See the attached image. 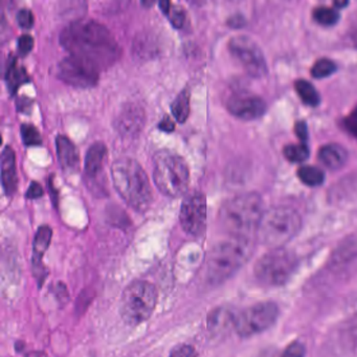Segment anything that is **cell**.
I'll return each mask as SVG.
<instances>
[{
  "label": "cell",
  "mask_w": 357,
  "mask_h": 357,
  "mask_svg": "<svg viewBox=\"0 0 357 357\" xmlns=\"http://www.w3.org/2000/svg\"><path fill=\"white\" fill-rule=\"evenodd\" d=\"M60 43L70 56L89 62L99 70L110 68L121 56L120 45L110 31L86 18L66 26L60 35Z\"/></svg>",
  "instance_id": "cell-1"
},
{
  "label": "cell",
  "mask_w": 357,
  "mask_h": 357,
  "mask_svg": "<svg viewBox=\"0 0 357 357\" xmlns=\"http://www.w3.org/2000/svg\"><path fill=\"white\" fill-rule=\"evenodd\" d=\"M112 178L118 193L131 208L145 212L153 202L149 177L141 165L130 158L114 160L112 166Z\"/></svg>",
  "instance_id": "cell-2"
},
{
  "label": "cell",
  "mask_w": 357,
  "mask_h": 357,
  "mask_svg": "<svg viewBox=\"0 0 357 357\" xmlns=\"http://www.w3.org/2000/svg\"><path fill=\"white\" fill-rule=\"evenodd\" d=\"M263 213L260 196L245 193L227 200L221 208L219 218L231 238L250 240L256 235Z\"/></svg>",
  "instance_id": "cell-3"
},
{
  "label": "cell",
  "mask_w": 357,
  "mask_h": 357,
  "mask_svg": "<svg viewBox=\"0 0 357 357\" xmlns=\"http://www.w3.org/2000/svg\"><path fill=\"white\" fill-rule=\"evenodd\" d=\"M252 240L231 238L220 242L211 250L206 261V277L208 283L219 285L233 277L252 257Z\"/></svg>",
  "instance_id": "cell-4"
},
{
  "label": "cell",
  "mask_w": 357,
  "mask_h": 357,
  "mask_svg": "<svg viewBox=\"0 0 357 357\" xmlns=\"http://www.w3.org/2000/svg\"><path fill=\"white\" fill-rule=\"evenodd\" d=\"M301 227L302 219L296 211L288 206H275L263 213L257 239L271 250L281 248L298 235Z\"/></svg>",
  "instance_id": "cell-5"
},
{
  "label": "cell",
  "mask_w": 357,
  "mask_h": 357,
  "mask_svg": "<svg viewBox=\"0 0 357 357\" xmlns=\"http://www.w3.org/2000/svg\"><path fill=\"white\" fill-rule=\"evenodd\" d=\"M153 181L169 197H179L189 187V167L185 158L171 150H162L153 158Z\"/></svg>",
  "instance_id": "cell-6"
},
{
  "label": "cell",
  "mask_w": 357,
  "mask_h": 357,
  "mask_svg": "<svg viewBox=\"0 0 357 357\" xmlns=\"http://www.w3.org/2000/svg\"><path fill=\"white\" fill-rule=\"evenodd\" d=\"M158 289L147 281H135L123 292L120 313L127 325H141L148 321L158 304Z\"/></svg>",
  "instance_id": "cell-7"
},
{
  "label": "cell",
  "mask_w": 357,
  "mask_h": 357,
  "mask_svg": "<svg viewBox=\"0 0 357 357\" xmlns=\"http://www.w3.org/2000/svg\"><path fill=\"white\" fill-rule=\"evenodd\" d=\"M298 258L286 248H273L258 259L254 267L255 277L268 287L285 285L298 268Z\"/></svg>",
  "instance_id": "cell-8"
},
{
  "label": "cell",
  "mask_w": 357,
  "mask_h": 357,
  "mask_svg": "<svg viewBox=\"0 0 357 357\" xmlns=\"http://www.w3.org/2000/svg\"><path fill=\"white\" fill-rule=\"evenodd\" d=\"M279 313V307L275 303H258L236 315L234 328L241 337H252L273 327Z\"/></svg>",
  "instance_id": "cell-9"
},
{
  "label": "cell",
  "mask_w": 357,
  "mask_h": 357,
  "mask_svg": "<svg viewBox=\"0 0 357 357\" xmlns=\"http://www.w3.org/2000/svg\"><path fill=\"white\" fill-rule=\"evenodd\" d=\"M229 49L231 55L245 68L248 74L261 77L266 73L264 55L259 45L248 36H235L229 40Z\"/></svg>",
  "instance_id": "cell-10"
},
{
  "label": "cell",
  "mask_w": 357,
  "mask_h": 357,
  "mask_svg": "<svg viewBox=\"0 0 357 357\" xmlns=\"http://www.w3.org/2000/svg\"><path fill=\"white\" fill-rule=\"evenodd\" d=\"M100 70L84 60L68 56L59 62L57 75L66 84L78 89H89L99 82Z\"/></svg>",
  "instance_id": "cell-11"
},
{
  "label": "cell",
  "mask_w": 357,
  "mask_h": 357,
  "mask_svg": "<svg viewBox=\"0 0 357 357\" xmlns=\"http://www.w3.org/2000/svg\"><path fill=\"white\" fill-rule=\"evenodd\" d=\"M183 231L194 237H199L206 231V199L202 192L188 194L181 204L179 214Z\"/></svg>",
  "instance_id": "cell-12"
},
{
  "label": "cell",
  "mask_w": 357,
  "mask_h": 357,
  "mask_svg": "<svg viewBox=\"0 0 357 357\" xmlns=\"http://www.w3.org/2000/svg\"><path fill=\"white\" fill-rule=\"evenodd\" d=\"M106 158H107V148L105 144L102 142H96L95 144L87 150L85 156V176L89 185H93V190L96 189L99 192H104L102 185H104L103 181L105 179Z\"/></svg>",
  "instance_id": "cell-13"
},
{
  "label": "cell",
  "mask_w": 357,
  "mask_h": 357,
  "mask_svg": "<svg viewBox=\"0 0 357 357\" xmlns=\"http://www.w3.org/2000/svg\"><path fill=\"white\" fill-rule=\"evenodd\" d=\"M227 110L241 120H255L260 118L266 109L264 100L250 93H236L227 102Z\"/></svg>",
  "instance_id": "cell-14"
},
{
  "label": "cell",
  "mask_w": 357,
  "mask_h": 357,
  "mask_svg": "<svg viewBox=\"0 0 357 357\" xmlns=\"http://www.w3.org/2000/svg\"><path fill=\"white\" fill-rule=\"evenodd\" d=\"M145 124V112L137 104H127L121 110L116 121V128L123 137L139 135Z\"/></svg>",
  "instance_id": "cell-15"
},
{
  "label": "cell",
  "mask_w": 357,
  "mask_h": 357,
  "mask_svg": "<svg viewBox=\"0 0 357 357\" xmlns=\"http://www.w3.org/2000/svg\"><path fill=\"white\" fill-rule=\"evenodd\" d=\"M52 237H53V229L49 225H41L34 238L33 268H34L35 278L40 285L43 284L47 275V269L43 266V259L51 244Z\"/></svg>",
  "instance_id": "cell-16"
},
{
  "label": "cell",
  "mask_w": 357,
  "mask_h": 357,
  "mask_svg": "<svg viewBox=\"0 0 357 357\" xmlns=\"http://www.w3.org/2000/svg\"><path fill=\"white\" fill-rule=\"evenodd\" d=\"M56 147L61 168L68 173L77 172L80 167V155L74 143L66 135H58Z\"/></svg>",
  "instance_id": "cell-17"
},
{
  "label": "cell",
  "mask_w": 357,
  "mask_h": 357,
  "mask_svg": "<svg viewBox=\"0 0 357 357\" xmlns=\"http://www.w3.org/2000/svg\"><path fill=\"white\" fill-rule=\"evenodd\" d=\"M1 181L7 195H13L17 189L18 177L15 152L10 146H7L1 154Z\"/></svg>",
  "instance_id": "cell-18"
},
{
  "label": "cell",
  "mask_w": 357,
  "mask_h": 357,
  "mask_svg": "<svg viewBox=\"0 0 357 357\" xmlns=\"http://www.w3.org/2000/svg\"><path fill=\"white\" fill-rule=\"evenodd\" d=\"M319 158L324 166L330 169H340L347 162L348 154L346 149L337 144H328L319 151Z\"/></svg>",
  "instance_id": "cell-19"
},
{
  "label": "cell",
  "mask_w": 357,
  "mask_h": 357,
  "mask_svg": "<svg viewBox=\"0 0 357 357\" xmlns=\"http://www.w3.org/2000/svg\"><path fill=\"white\" fill-rule=\"evenodd\" d=\"M6 81H7L8 89L11 95H15L16 91L22 84L30 81V77H29L26 68L20 66L16 58L12 57V56L8 60Z\"/></svg>",
  "instance_id": "cell-20"
},
{
  "label": "cell",
  "mask_w": 357,
  "mask_h": 357,
  "mask_svg": "<svg viewBox=\"0 0 357 357\" xmlns=\"http://www.w3.org/2000/svg\"><path fill=\"white\" fill-rule=\"evenodd\" d=\"M173 116L177 122L185 123L190 114V91L187 89H183L173 101L171 106Z\"/></svg>",
  "instance_id": "cell-21"
},
{
  "label": "cell",
  "mask_w": 357,
  "mask_h": 357,
  "mask_svg": "<svg viewBox=\"0 0 357 357\" xmlns=\"http://www.w3.org/2000/svg\"><path fill=\"white\" fill-rule=\"evenodd\" d=\"M294 86H296L298 97L305 104L309 106L319 105V102H321V97H319L317 89L309 81L301 79V80L296 81Z\"/></svg>",
  "instance_id": "cell-22"
},
{
  "label": "cell",
  "mask_w": 357,
  "mask_h": 357,
  "mask_svg": "<svg viewBox=\"0 0 357 357\" xmlns=\"http://www.w3.org/2000/svg\"><path fill=\"white\" fill-rule=\"evenodd\" d=\"M357 258V238L347 240L337 248L333 256V263L336 265H344Z\"/></svg>",
  "instance_id": "cell-23"
},
{
  "label": "cell",
  "mask_w": 357,
  "mask_h": 357,
  "mask_svg": "<svg viewBox=\"0 0 357 357\" xmlns=\"http://www.w3.org/2000/svg\"><path fill=\"white\" fill-rule=\"evenodd\" d=\"M234 323L235 317L227 309H216L208 315V325L212 330L225 329L231 325L234 327Z\"/></svg>",
  "instance_id": "cell-24"
},
{
  "label": "cell",
  "mask_w": 357,
  "mask_h": 357,
  "mask_svg": "<svg viewBox=\"0 0 357 357\" xmlns=\"http://www.w3.org/2000/svg\"><path fill=\"white\" fill-rule=\"evenodd\" d=\"M298 178L305 185L315 187L319 185L325 179L323 171L317 167L304 166L301 167L298 171Z\"/></svg>",
  "instance_id": "cell-25"
},
{
  "label": "cell",
  "mask_w": 357,
  "mask_h": 357,
  "mask_svg": "<svg viewBox=\"0 0 357 357\" xmlns=\"http://www.w3.org/2000/svg\"><path fill=\"white\" fill-rule=\"evenodd\" d=\"M313 18L321 26H333L337 22L340 15L334 8L321 6L313 10Z\"/></svg>",
  "instance_id": "cell-26"
},
{
  "label": "cell",
  "mask_w": 357,
  "mask_h": 357,
  "mask_svg": "<svg viewBox=\"0 0 357 357\" xmlns=\"http://www.w3.org/2000/svg\"><path fill=\"white\" fill-rule=\"evenodd\" d=\"M284 155L289 162H304L309 156V150L304 144H296V145H288L284 148Z\"/></svg>",
  "instance_id": "cell-27"
},
{
  "label": "cell",
  "mask_w": 357,
  "mask_h": 357,
  "mask_svg": "<svg viewBox=\"0 0 357 357\" xmlns=\"http://www.w3.org/2000/svg\"><path fill=\"white\" fill-rule=\"evenodd\" d=\"M336 70V64L327 58H321L315 62L311 68V74L314 78L321 79L330 76Z\"/></svg>",
  "instance_id": "cell-28"
},
{
  "label": "cell",
  "mask_w": 357,
  "mask_h": 357,
  "mask_svg": "<svg viewBox=\"0 0 357 357\" xmlns=\"http://www.w3.org/2000/svg\"><path fill=\"white\" fill-rule=\"evenodd\" d=\"M20 131H22V137L24 145L39 146L43 144V137H41L40 132L33 125L22 124Z\"/></svg>",
  "instance_id": "cell-29"
},
{
  "label": "cell",
  "mask_w": 357,
  "mask_h": 357,
  "mask_svg": "<svg viewBox=\"0 0 357 357\" xmlns=\"http://www.w3.org/2000/svg\"><path fill=\"white\" fill-rule=\"evenodd\" d=\"M166 15L168 16L169 20H170L171 24H173V26L176 29H181V26L185 24V11L183 7L181 6H176V7H173L171 5L170 9L167 12Z\"/></svg>",
  "instance_id": "cell-30"
},
{
  "label": "cell",
  "mask_w": 357,
  "mask_h": 357,
  "mask_svg": "<svg viewBox=\"0 0 357 357\" xmlns=\"http://www.w3.org/2000/svg\"><path fill=\"white\" fill-rule=\"evenodd\" d=\"M305 355H306V348L304 344L298 340H294L288 344L281 357H305Z\"/></svg>",
  "instance_id": "cell-31"
},
{
  "label": "cell",
  "mask_w": 357,
  "mask_h": 357,
  "mask_svg": "<svg viewBox=\"0 0 357 357\" xmlns=\"http://www.w3.org/2000/svg\"><path fill=\"white\" fill-rule=\"evenodd\" d=\"M34 47V39L31 35L24 34L18 39V53L20 56L24 57L31 53Z\"/></svg>",
  "instance_id": "cell-32"
},
{
  "label": "cell",
  "mask_w": 357,
  "mask_h": 357,
  "mask_svg": "<svg viewBox=\"0 0 357 357\" xmlns=\"http://www.w3.org/2000/svg\"><path fill=\"white\" fill-rule=\"evenodd\" d=\"M17 22L22 28L31 29L34 26L35 18L32 11L29 9H22L17 13Z\"/></svg>",
  "instance_id": "cell-33"
},
{
  "label": "cell",
  "mask_w": 357,
  "mask_h": 357,
  "mask_svg": "<svg viewBox=\"0 0 357 357\" xmlns=\"http://www.w3.org/2000/svg\"><path fill=\"white\" fill-rule=\"evenodd\" d=\"M169 357H197V352L190 344H179L171 351Z\"/></svg>",
  "instance_id": "cell-34"
},
{
  "label": "cell",
  "mask_w": 357,
  "mask_h": 357,
  "mask_svg": "<svg viewBox=\"0 0 357 357\" xmlns=\"http://www.w3.org/2000/svg\"><path fill=\"white\" fill-rule=\"evenodd\" d=\"M344 126L349 133L357 139V106L344 118Z\"/></svg>",
  "instance_id": "cell-35"
},
{
  "label": "cell",
  "mask_w": 357,
  "mask_h": 357,
  "mask_svg": "<svg viewBox=\"0 0 357 357\" xmlns=\"http://www.w3.org/2000/svg\"><path fill=\"white\" fill-rule=\"evenodd\" d=\"M43 195V189L38 183L33 181L31 183L30 188H29L28 192H26V197L28 199H37L40 198Z\"/></svg>",
  "instance_id": "cell-36"
},
{
  "label": "cell",
  "mask_w": 357,
  "mask_h": 357,
  "mask_svg": "<svg viewBox=\"0 0 357 357\" xmlns=\"http://www.w3.org/2000/svg\"><path fill=\"white\" fill-rule=\"evenodd\" d=\"M158 128L160 130L165 131V132H172L175 129V124L169 116H166L162 119V122L158 124Z\"/></svg>",
  "instance_id": "cell-37"
},
{
  "label": "cell",
  "mask_w": 357,
  "mask_h": 357,
  "mask_svg": "<svg viewBox=\"0 0 357 357\" xmlns=\"http://www.w3.org/2000/svg\"><path fill=\"white\" fill-rule=\"evenodd\" d=\"M296 135H298L300 139H307V127L306 124L303 122L296 123Z\"/></svg>",
  "instance_id": "cell-38"
},
{
  "label": "cell",
  "mask_w": 357,
  "mask_h": 357,
  "mask_svg": "<svg viewBox=\"0 0 357 357\" xmlns=\"http://www.w3.org/2000/svg\"><path fill=\"white\" fill-rule=\"evenodd\" d=\"M26 357H47V355L43 351H32V352L28 353Z\"/></svg>",
  "instance_id": "cell-39"
},
{
  "label": "cell",
  "mask_w": 357,
  "mask_h": 357,
  "mask_svg": "<svg viewBox=\"0 0 357 357\" xmlns=\"http://www.w3.org/2000/svg\"><path fill=\"white\" fill-rule=\"evenodd\" d=\"M351 37H352L353 43L357 47V22L354 26H353L352 33H351Z\"/></svg>",
  "instance_id": "cell-40"
}]
</instances>
